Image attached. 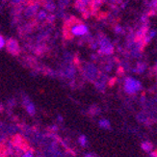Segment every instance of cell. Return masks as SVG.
Segmentation results:
<instances>
[{
  "mask_svg": "<svg viewBox=\"0 0 157 157\" xmlns=\"http://www.w3.org/2000/svg\"><path fill=\"white\" fill-rule=\"evenodd\" d=\"M142 88L141 82L135 78L128 77L124 82V91L129 94H134L139 92Z\"/></svg>",
  "mask_w": 157,
  "mask_h": 157,
  "instance_id": "obj_1",
  "label": "cell"
},
{
  "mask_svg": "<svg viewBox=\"0 0 157 157\" xmlns=\"http://www.w3.org/2000/svg\"><path fill=\"white\" fill-rule=\"evenodd\" d=\"M88 32V28L87 26L84 24H75L73 25L71 28V33L73 36H83Z\"/></svg>",
  "mask_w": 157,
  "mask_h": 157,
  "instance_id": "obj_2",
  "label": "cell"
},
{
  "mask_svg": "<svg viewBox=\"0 0 157 157\" xmlns=\"http://www.w3.org/2000/svg\"><path fill=\"white\" fill-rule=\"evenodd\" d=\"M26 111L29 113V115L33 116V115H35L36 113V107L35 105H34L32 102H29L28 104H26Z\"/></svg>",
  "mask_w": 157,
  "mask_h": 157,
  "instance_id": "obj_3",
  "label": "cell"
},
{
  "mask_svg": "<svg viewBox=\"0 0 157 157\" xmlns=\"http://www.w3.org/2000/svg\"><path fill=\"white\" fill-rule=\"evenodd\" d=\"M99 126L101 128H104V129H108L110 128V121L106 119H102L99 121Z\"/></svg>",
  "mask_w": 157,
  "mask_h": 157,
  "instance_id": "obj_4",
  "label": "cell"
},
{
  "mask_svg": "<svg viewBox=\"0 0 157 157\" xmlns=\"http://www.w3.org/2000/svg\"><path fill=\"white\" fill-rule=\"evenodd\" d=\"M17 44L15 42V40H11V42L8 44V50H10L11 52H13V49H15L13 51H17Z\"/></svg>",
  "mask_w": 157,
  "mask_h": 157,
  "instance_id": "obj_5",
  "label": "cell"
},
{
  "mask_svg": "<svg viewBox=\"0 0 157 157\" xmlns=\"http://www.w3.org/2000/svg\"><path fill=\"white\" fill-rule=\"evenodd\" d=\"M78 142H79V144L82 147H86L87 144H88V140H87V137L85 135H81L80 137L78 138Z\"/></svg>",
  "mask_w": 157,
  "mask_h": 157,
  "instance_id": "obj_6",
  "label": "cell"
},
{
  "mask_svg": "<svg viewBox=\"0 0 157 157\" xmlns=\"http://www.w3.org/2000/svg\"><path fill=\"white\" fill-rule=\"evenodd\" d=\"M142 148L144 149V151H151V148H152V146H151V144L149 142H145V143H143V144H142Z\"/></svg>",
  "mask_w": 157,
  "mask_h": 157,
  "instance_id": "obj_7",
  "label": "cell"
},
{
  "mask_svg": "<svg viewBox=\"0 0 157 157\" xmlns=\"http://www.w3.org/2000/svg\"><path fill=\"white\" fill-rule=\"evenodd\" d=\"M21 157H34V154L31 151H26L22 155Z\"/></svg>",
  "mask_w": 157,
  "mask_h": 157,
  "instance_id": "obj_8",
  "label": "cell"
},
{
  "mask_svg": "<svg viewBox=\"0 0 157 157\" xmlns=\"http://www.w3.org/2000/svg\"><path fill=\"white\" fill-rule=\"evenodd\" d=\"M4 45H5V40L1 35H0V48H2Z\"/></svg>",
  "mask_w": 157,
  "mask_h": 157,
  "instance_id": "obj_9",
  "label": "cell"
},
{
  "mask_svg": "<svg viewBox=\"0 0 157 157\" xmlns=\"http://www.w3.org/2000/svg\"><path fill=\"white\" fill-rule=\"evenodd\" d=\"M85 157H98L95 154H94V153H87L86 155H85Z\"/></svg>",
  "mask_w": 157,
  "mask_h": 157,
  "instance_id": "obj_10",
  "label": "cell"
}]
</instances>
